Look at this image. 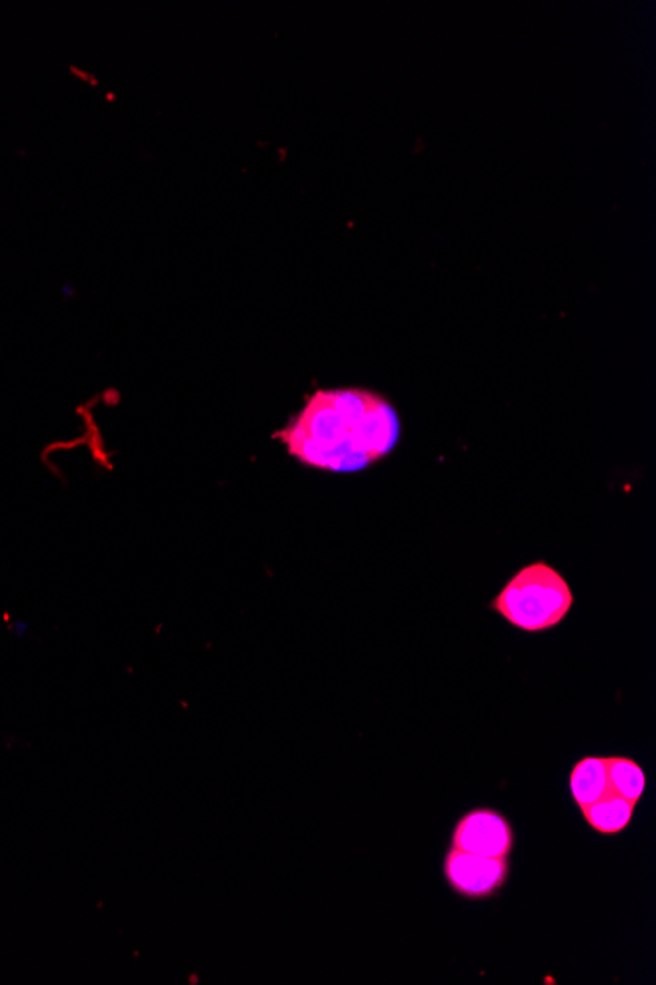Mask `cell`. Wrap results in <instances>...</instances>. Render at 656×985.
I'll return each instance as SVG.
<instances>
[{
    "mask_svg": "<svg viewBox=\"0 0 656 985\" xmlns=\"http://www.w3.org/2000/svg\"><path fill=\"white\" fill-rule=\"evenodd\" d=\"M401 422L388 398L363 388L317 389L301 412L276 433L305 467L352 475L398 447Z\"/></svg>",
    "mask_w": 656,
    "mask_h": 985,
    "instance_id": "cell-1",
    "label": "cell"
},
{
    "mask_svg": "<svg viewBox=\"0 0 656 985\" xmlns=\"http://www.w3.org/2000/svg\"><path fill=\"white\" fill-rule=\"evenodd\" d=\"M574 595L561 572L544 561L533 562L501 588L492 602L498 615L519 630H551L568 616Z\"/></svg>",
    "mask_w": 656,
    "mask_h": 985,
    "instance_id": "cell-2",
    "label": "cell"
},
{
    "mask_svg": "<svg viewBox=\"0 0 656 985\" xmlns=\"http://www.w3.org/2000/svg\"><path fill=\"white\" fill-rule=\"evenodd\" d=\"M510 875L508 857H488L450 847L444 860V877L458 895L485 900L505 885Z\"/></svg>",
    "mask_w": 656,
    "mask_h": 985,
    "instance_id": "cell-3",
    "label": "cell"
},
{
    "mask_svg": "<svg viewBox=\"0 0 656 985\" xmlns=\"http://www.w3.org/2000/svg\"><path fill=\"white\" fill-rule=\"evenodd\" d=\"M515 844L510 821L493 809L464 814L452 832V847L488 857H508Z\"/></svg>",
    "mask_w": 656,
    "mask_h": 985,
    "instance_id": "cell-4",
    "label": "cell"
},
{
    "mask_svg": "<svg viewBox=\"0 0 656 985\" xmlns=\"http://www.w3.org/2000/svg\"><path fill=\"white\" fill-rule=\"evenodd\" d=\"M637 804L631 803L625 796L617 795L612 786H607L604 795L596 803L582 809L590 829L599 834H619L629 826Z\"/></svg>",
    "mask_w": 656,
    "mask_h": 985,
    "instance_id": "cell-5",
    "label": "cell"
},
{
    "mask_svg": "<svg viewBox=\"0 0 656 985\" xmlns=\"http://www.w3.org/2000/svg\"><path fill=\"white\" fill-rule=\"evenodd\" d=\"M607 770L605 758H584L580 760L571 773V793L574 803L580 811L592 803H596L599 796L607 791Z\"/></svg>",
    "mask_w": 656,
    "mask_h": 985,
    "instance_id": "cell-6",
    "label": "cell"
},
{
    "mask_svg": "<svg viewBox=\"0 0 656 985\" xmlns=\"http://www.w3.org/2000/svg\"><path fill=\"white\" fill-rule=\"evenodd\" d=\"M607 783L617 795L625 796L631 803H639L647 789V775L639 763L629 758H605Z\"/></svg>",
    "mask_w": 656,
    "mask_h": 985,
    "instance_id": "cell-7",
    "label": "cell"
}]
</instances>
